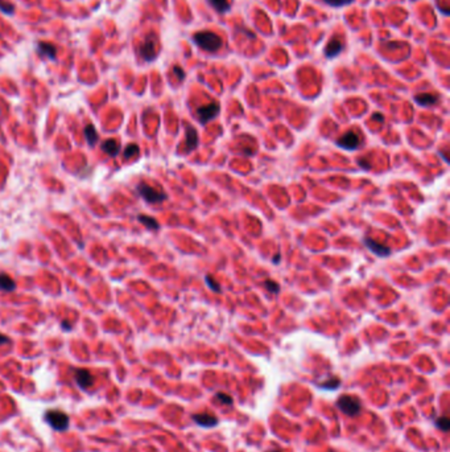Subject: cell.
I'll list each match as a JSON object with an SVG mask.
<instances>
[{
	"label": "cell",
	"instance_id": "1",
	"mask_svg": "<svg viewBox=\"0 0 450 452\" xmlns=\"http://www.w3.org/2000/svg\"><path fill=\"white\" fill-rule=\"evenodd\" d=\"M193 41L206 52H217L222 47V39L213 32H198L193 36Z\"/></svg>",
	"mask_w": 450,
	"mask_h": 452
},
{
	"label": "cell",
	"instance_id": "2",
	"mask_svg": "<svg viewBox=\"0 0 450 452\" xmlns=\"http://www.w3.org/2000/svg\"><path fill=\"white\" fill-rule=\"evenodd\" d=\"M44 419L48 425L52 427L56 431H66V430L69 429V423H70V418L69 415L61 410H48L44 415Z\"/></svg>",
	"mask_w": 450,
	"mask_h": 452
},
{
	"label": "cell",
	"instance_id": "3",
	"mask_svg": "<svg viewBox=\"0 0 450 452\" xmlns=\"http://www.w3.org/2000/svg\"><path fill=\"white\" fill-rule=\"evenodd\" d=\"M337 407L341 413L347 417H355L361 413L362 403L358 398H355L353 395H342L337 401Z\"/></svg>",
	"mask_w": 450,
	"mask_h": 452
},
{
	"label": "cell",
	"instance_id": "4",
	"mask_svg": "<svg viewBox=\"0 0 450 452\" xmlns=\"http://www.w3.org/2000/svg\"><path fill=\"white\" fill-rule=\"evenodd\" d=\"M157 49H158V43L157 37L150 33L146 37V40L140 44L139 47V54L144 61H153L154 58L157 57Z\"/></svg>",
	"mask_w": 450,
	"mask_h": 452
},
{
	"label": "cell",
	"instance_id": "5",
	"mask_svg": "<svg viewBox=\"0 0 450 452\" xmlns=\"http://www.w3.org/2000/svg\"><path fill=\"white\" fill-rule=\"evenodd\" d=\"M337 146L339 148L346 151H355L361 146V136L358 132L349 131L343 134L338 140H337Z\"/></svg>",
	"mask_w": 450,
	"mask_h": 452
},
{
	"label": "cell",
	"instance_id": "6",
	"mask_svg": "<svg viewBox=\"0 0 450 452\" xmlns=\"http://www.w3.org/2000/svg\"><path fill=\"white\" fill-rule=\"evenodd\" d=\"M138 190L139 194H140L144 200L150 202V204H157V202H161V201H164L166 198L165 193H162L160 190L154 189V188L147 185V184H140Z\"/></svg>",
	"mask_w": 450,
	"mask_h": 452
},
{
	"label": "cell",
	"instance_id": "7",
	"mask_svg": "<svg viewBox=\"0 0 450 452\" xmlns=\"http://www.w3.org/2000/svg\"><path fill=\"white\" fill-rule=\"evenodd\" d=\"M218 112H220V104L216 103V102H213V103L205 104V106H201V107L197 108V116H198V119L202 124H205L209 120H213L218 115Z\"/></svg>",
	"mask_w": 450,
	"mask_h": 452
},
{
	"label": "cell",
	"instance_id": "8",
	"mask_svg": "<svg viewBox=\"0 0 450 452\" xmlns=\"http://www.w3.org/2000/svg\"><path fill=\"white\" fill-rule=\"evenodd\" d=\"M74 378H75V382L81 389L86 390V389H89L94 385V377L90 373L89 370H86V369H77L75 370V375H74Z\"/></svg>",
	"mask_w": 450,
	"mask_h": 452
},
{
	"label": "cell",
	"instance_id": "9",
	"mask_svg": "<svg viewBox=\"0 0 450 452\" xmlns=\"http://www.w3.org/2000/svg\"><path fill=\"white\" fill-rule=\"evenodd\" d=\"M192 419L196 422L197 425L201 426V427H209L210 429V427H214V426L218 425V418L210 413L194 414Z\"/></svg>",
	"mask_w": 450,
	"mask_h": 452
},
{
	"label": "cell",
	"instance_id": "10",
	"mask_svg": "<svg viewBox=\"0 0 450 452\" xmlns=\"http://www.w3.org/2000/svg\"><path fill=\"white\" fill-rule=\"evenodd\" d=\"M365 245L366 248L369 249L370 251H373L374 254L377 255V257H387V255L391 254V250L387 246L379 244V242L371 240V238H366Z\"/></svg>",
	"mask_w": 450,
	"mask_h": 452
},
{
	"label": "cell",
	"instance_id": "11",
	"mask_svg": "<svg viewBox=\"0 0 450 452\" xmlns=\"http://www.w3.org/2000/svg\"><path fill=\"white\" fill-rule=\"evenodd\" d=\"M37 52L40 56L48 58V60H56L57 58V49L54 47L53 44L46 43V41H41L37 45Z\"/></svg>",
	"mask_w": 450,
	"mask_h": 452
},
{
	"label": "cell",
	"instance_id": "12",
	"mask_svg": "<svg viewBox=\"0 0 450 452\" xmlns=\"http://www.w3.org/2000/svg\"><path fill=\"white\" fill-rule=\"evenodd\" d=\"M198 146V134L196 128L192 126L186 127V144H185V152H192Z\"/></svg>",
	"mask_w": 450,
	"mask_h": 452
},
{
	"label": "cell",
	"instance_id": "13",
	"mask_svg": "<svg viewBox=\"0 0 450 452\" xmlns=\"http://www.w3.org/2000/svg\"><path fill=\"white\" fill-rule=\"evenodd\" d=\"M437 100H439V97L435 95V94H431V93H423V94H419V95H416L415 97L416 103H419L420 106H424V107L437 103Z\"/></svg>",
	"mask_w": 450,
	"mask_h": 452
},
{
	"label": "cell",
	"instance_id": "14",
	"mask_svg": "<svg viewBox=\"0 0 450 452\" xmlns=\"http://www.w3.org/2000/svg\"><path fill=\"white\" fill-rule=\"evenodd\" d=\"M342 48H343V45L339 40L333 39V40H330V43L327 44L326 49H325V54H326L327 58H333L341 53Z\"/></svg>",
	"mask_w": 450,
	"mask_h": 452
},
{
	"label": "cell",
	"instance_id": "15",
	"mask_svg": "<svg viewBox=\"0 0 450 452\" xmlns=\"http://www.w3.org/2000/svg\"><path fill=\"white\" fill-rule=\"evenodd\" d=\"M16 288L15 280L7 274H0V290L3 291H13Z\"/></svg>",
	"mask_w": 450,
	"mask_h": 452
},
{
	"label": "cell",
	"instance_id": "16",
	"mask_svg": "<svg viewBox=\"0 0 450 452\" xmlns=\"http://www.w3.org/2000/svg\"><path fill=\"white\" fill-rule=\"evenodd\" d=\"M102 150H103V152L110 155V156H116L120 150V144L116 140H107V142H104L102 144Z\"/></svg>",
	"mask_w": 450,
	"mask_h": 452
},
{
	"label": "cell",
	"instance_id": "17",
	"mask_svg": "<svg viewBox=\"0 0 450 452\" xmlns=\"http://www.w3.org/2000/svg\"><path fill=\"white\" fill-rule=\"evenodd\" d=\"M85 135H86V139H87V142H89L90 146H94V143H95L96 139H98V134H96L95 127H94L92 124L86 126Z\"/></svg>",
	"mask_w": 450,
	"mask_h": 452
},
{
	"label": "cell",
	"instance_id": "18",
	"mask_svg": "<svg viewBox=\"0 0 450 452\" xmlns=\"http://www.w3.org/2000/svg\"><path fill=\"white\" fill-rule=\"evenodd\" d=\"M139 221H140L142 224L146 225L147 228L153 229V230H157V229H158L157 221L154 220V218H152V217H150V216H139Z\"/></svg>",
	"mask_w": 450,
	"mask_h": 452
},
{
	"label": "cell",
	"instance_id": "19",
	"mask_svg": "<svg viewBox=\"0 0 450 452\" xmlns=\"http://www.w3.org/2000/svg\"><path fill=\"white\" fill-rule=\"evenodd\" d=\"M209 3L212 4L213 8L218 12H225L228 9L230 4L227 3V0H209Z\"/></svg>",
	"mask_w": 450,
	"mask_h": 452
},
{
	"label": "cell",
	"instance_id": "20",
	"mask_svg": "<svg viewBox=\"0 0 450 452\" xmlns=\"http://www.w3.org/2000/svg\"><path fill=\"white\" fill-rule=\"evenodd\" d=\"M341 386V381L338 378H331L329 379L327 382H323L319 385V387H322V389H326V390H334L337 387Z\"/></svg>",
	"mask_w": 450,
	"mask_h": 452
},
{
	"label": "cell",
	"instance_id": "21",
	"mask_svg": "<svg viewBox=\"0 0 450 452\" xmlns=\"http://www.w3.org/2000/svg\"><path fill=\"white\" fill-rule=\"evenodd\" d=\"M449 425L450 422L448 417H440L437 418V421H436V426H437L441 431H444V433H448V431H449Z\"/></svg>",
	"mask_w": 450,
	"mask_h": 452
},
{
	"label": "cell",
	"instance_id": "22",
	"mask_svg": "<svg viewBox=\"0 0 450 452\" xmlns=\"http://www.w3.org/2000/svg\"><path fill=\"white\" fill-rule=\"evenodd\" d=\"M216 399L222 405H232V398L226 393H217Z\"/></svg>",
	"mask_w": 450,
	"mask_h": 452
},
{
	"label": "cell",
	"instance_id": "23",
	"mask_svg": "<svg viewBox=\"0 0 450 452\" xmlns=\"http://www.w3.org/2000/svg\"><path fill=\"white\" fill-rule=\"evenodd\" d=\"M323 1L330 7H343V5L353 3L354 0H323Z\"/></svg>",
	"mask_w": 450,
	"mask_h": 452
},
{
	"label": "cell",
	"instance_id": "24",
	"mask_svg": "<svg viewBox=\"0 0 450 452\" xmlns=\"http://www.w3.org/2000/svg\"><path fill=\"white\" fill-rule=\"evenodd\" d=\"M0 11H3L7 15H12L13 13V5L11 3L4 1V0H0Z\"/></svg>",
	"mask_w": 450,
	"mask_h": 452
},
{
	"label": "cell",
	"instance_id": "25",
	"mask_svg": "<svg viewBox=\"0 0 450 452\" xmlns=\"http://www.w3.org/2000/svg\"><path fill=\"white\" fill-rule=\"evenodd\" d=\"M138 152H139L138 146H136V144H130V146L126 148V151H124V156H126V158H132V156H135Z\"/></svg>",
	"mask_w": 450,
	"mask_h": 452
},
{
	"label": "cell",
	"instance_id": "26",
	"mask_svg": "<svg viewBox=\"0 0 450 452\" xmlns=\"http://www.w3.org/2000/svg\"><path fill=\"white\" fill-rule=\"evenodd\" d=\"M264 286L267 287V290L271 291V292H273V294H277V292H279V290H280V287H279V284H277L276 282H273V280H270V279H268V280H266V283H264Z\"/></svg>",
	"mask_w": 450,
	"mask_h": 452
},
{
	"label": "cell",
	"instance_id": "27",
	"mask_svg": "<svg viewBox=\"0 0 450 452\" xmlns=\"http://www.w3.org/2000/svg\"><path fill=\"white\" fill-rule=\"evenodd\" d=\"M205 279H206V283H208V286L210 287V288H212V290H214V291H221L220 290V284H217V283H214L212 280V276H208V275H206V276H205Z\"/></svg>",
	"mask_w": 450,
	"mask_h": 452
},
{
	"label": "cell",
	"instance_id": "28",
	"mask_svg": "<svg viewBox=\"0 0 450 452\" xmlns=\"http://www.w3.org/2000/svg\"><path fill=\"white\" fill-rule=\"evenodd\" d=\"M173 72H174V74H177V77H178V80H180V81H182V80H184L185 74H184V72H182V69H181V68L176 66V68L173 69Z\"/></svg>",
	"mask_w": 450,
	"mask_h": 452
},
{
	"label": "cell",
	"instance_id": "29",
	"mask_svg": "<svg viewBox=\"0 0 450 452\" xmlns=\"http://www.w3.org/2000/svg\"><path fill=\"white\" fill-rule=\"evenodd\" d=\"M7 343H9V339L7 336H4V335H0V345L7 344Z\"/></svg>",
	"mask_w": 450,
	"mask_h": 452
},
{
	"label": "cell",
	"instance_id": "30",
	"mask_svg": "<svg viewBox=\"0 0 450 452\" xmlns=\"http://www.w3.org/2000/svg\"><path fill=\"white\" fill-rule=\"evenodd\" d=\"M267 452H281V451H276V450H271V451H267Z\"/></svg>",
	"mask_w": 450,
	"mask_h": 452
}]
</instances>
